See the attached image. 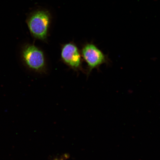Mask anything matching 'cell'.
<instances>
[{
	"mask_svg": "<svg viewBox=\"0 0 160 160\" xmlns=\"http://www.w3.org/2000/svg\"><path fill=\"white\" fill-rule=\"evenodd\" d=\"M52 21L49 11L44 9H38L28 16L27 23L32 37L35 39L47 41Z\"/></svg>",
	"mask_w": 160,
	"mask_h": 160,
	"instance_id": "cell-1",
	"label": "cell"
},
{
	"mask_svg": "<svg viewBox=\"0 0 160 160\" xmlns=\"http://www.w3.org/2000/svg\"><path fill=\"white\" fill-rule=\"evenodd\" d=\"M21 58L24 65L31 71L38 73L46 71L47 63L44 53L35 45L27 44L24 45Z\"/></svg>",
	"mask_w": 160,
	"mask_h": 160,
	"instance_id": "cell-2",
	"label": "cell"
},
{
	"mask_svg": "<svg viewBox=\"0 0 160 160\" xmlns=\"http://www.w3.org/2000/svg\"><path fill=\"white\" fill-rule=\"evenodd\" d=\"M81 52L83 59L87 63L88 76L94 69L99 70L100 67L103 64L109 65L111 63L108 56L93 43H86Z\"/></svg>",
	"mask_w": 160,
	"mask_h": 160,
	"instance_id": "cell-3",
	"label": "cell"
},
{
	"mask_svg": "<svg viewBox=\"0 0 160 160\" xmlns=\"http://www.w3.org/2000/svg\"><path fill=\"white\" fill-rule=\"evenodd\" d=\"M61 57L63 62L70 68L76 71H83L81 52L73 42L62 45Z\"/></svg>",
	"mask_w": 160,
	"mask_h": 160,
	"instance_id": "cell-4",
	"label": "cell"
}]
</instances>
